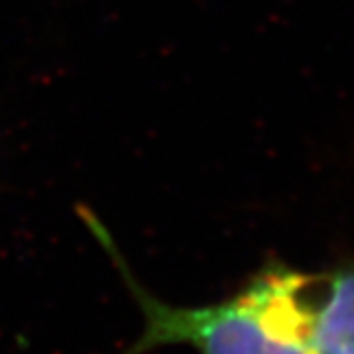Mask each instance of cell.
<instances>
[{
    "instance_id": "obj_1",
    "label": "cell",
    "mask_w": 354,
    "mask_h": 354,
    "mask_svg": "<svg viewBox=\"0 0 354 354\" xmlns=\"http://www.w3.org/2000/svg\"><path fill=\"white\" fill-rule=\"evenodd\" d=\"M81 216L118 266L144 315L142 335L122 354H146L164 344H189L199 354H311L317 311L309 301L311 278L268 268L227 301L174 307L152 297L134 279L95 213L81 209Z\"/></svg>"
},
{
    "instance_id": "obj_2",
    "label": "cell",
    "mask_w": 354,
    "mask_h": 354,
    "mask_svg": "<svg viewBox=\"0 0 354 354\" xmlns=\"http://www.w3.org/2000/svg\"><path fill=\"white\" fill-rule=\"evenodd\" d=\"M311 354H354V268L333 274L315 311Z\"/></svg>"
}]
</instances>
